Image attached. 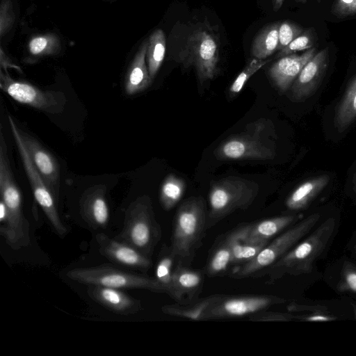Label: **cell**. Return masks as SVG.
I'll use <instances>...</instances> for the list:
<instances>
[{
    "instance_id": "obj_1",
    "label": "cell",
    "mask_w": 356,
    "mask_h": 356,
    "mask_svg": "<svg viewBox=\"0 0 356 356\" xmlns=\"http://www.w3.org/2000/svg\"><path fill=\"white\" fill-rule=\"evenodd\" d=\"M275 136L271 120L260 118L227 137L216 147L213 154L221 161L271 160L275 156Z\"/></svg>"
},
{
    "instance_id": "obj_2",
    "label": "cell",
    "mask_w": 356,
    "mask_h": 356,
    "mask_svg": "<svg viewBox=\"0 0 356 356\" xmlns=\"http://www.w3.org/2000/svg\"><path fill=\"white\" fill-rule=\"evenodd\" d=\"M207 223L206 203L202 197H190L177 209L170 246L177 261L184 265L190 266L202 245Z\"/></svg>"
},
{
    "instance_id": "obj_3",
    "label": "cell",
    "mask_w": 356,
    "mask_h": 356,
    "mask_svg": "<svg viewBox=\"0 0 356 356\" xmlns=\"http://www.w3.org/2000/svg\"><path fill=\"white\" fill-rule=\"evenodd\" d=\"M335 228V219L327 218L305 240L293 247L257 277L268 276L266 282L273 284L284 275H299L310 273L314 262L323 253L331 240Z\"/></svg>"
},
{
    "instance_id": "obj_4",
    "label": "cell",
    "mask_w": 356,
    "mask_h": 356,
    "mask_svg": "<svg viewBox=\"0 0 356 356\" xmlns=\"http://www.w3.org/2000/svg\"><path fill=\"white\" fill-rule=\"evenodd\" d=\"M259 193V185L243 177L228 176L214 181L209 193L207 229L234 211L248 209Z\"/></svg>"
},
{
    "instance_id": "obj_5",
    "label": "cell",
    "mask_w": 356,
    "mask_h": 356,
    "mask_svg": "<svg viewBox=\"0 0 356 356\" xmlns=\"http://www.w3.org/2000/svg\"><path fill=\"white\" fill-rule=\"evenodd\" d=\"M161 236L150 197H137L126 209L122 229L116 238L151 257Z\"/></svg>"
},
{
    "instance_id": "obj_6",
    "label": "cell",
    "mask_w": 356,
    "mask_h": 356,
    "mask_svg": "<svg viewBox=\"0 0 356 356\" xmlns=\"http://www.w3.org/2000/svg\"><path fill=\"white\" fill-rule=\"evenodd\" d=\"M321 216L315 213L293 224L270 241L250 261L232 268L229 276L234 279L257 277L294 247L318 222Z\"/></svg>"
},
{
    "instance_id": "obj_7",
    "label": "cell",
    "mask_w": 356,
    "mask_h": 356,
    "mask_svg": "<svg viewBox=\"0 0 356 356\" xmlns=\"http://www.w3.org/2000/svg\"><path fill=\"white\" fill-rule=\"evenodd\" d=\"M66 277L88 286L98 285L118 289H144L154 293H165L155 277L123 270L109 264L74 268L66 273Z\"/></svg>"
},
{
    "instance_id": "obj_8",
    "label": "cell",
    "mask_w": 356,
    "mask_h": 356,
    "mask_svg": "<svg viewBox=\"0 0 356 356\" xmlns=\"http://www.w3.org/2000/svg\"><path fill=\"white\" fill-rule=\"evenodd\" d=\"M179 61L186 68L194 67L200 83L212 80L219 62V44L214 34L203 29L194 31L180 53Z\"/></svg>"
},
{
    "instance_id": "obj_9",
    "label": "cell",
    "mask_w": 356,
    "mask_h": 356,
    "mask_svg": "<svg viewBox=\"0 0 356 356\" xmlns=\"http://www.w3.org/2000/svg\"><path fill=\"white\" fill-rule=\"evenodd\" d=\"M8 119L35 200L43 210L56 234L59 237L64 238L67 234V229L59 216L57 209L58 201L34 166L17 131V124L11 115H8Z\"/></svg>"
},
{
    "instance_id": "obj_10",
    "label": "cell",
    "mask_w": 356,
    "mask_h": 356,
    "mask_svg": "<svg viewBox=\"0 0 356 356\" xmlns=\"http://www.w3.org/2000/svg\"><path fill=\"white\" fill-rule=\"evenodd\" d=\"M0 88L16 102L50 114L61 113L67 103L63 92L42 90L26 81L15 80L3 70Z\"/></svg>"
},
{
    "instance_id": "obj_11",
    "label": "cell",
    "mask_w": 356,
    "mask_h": 356,
    "mask_svg": "<svg viewBox=\"0 0 356 356\" xmlns=\"http://www.w3.org/2000/svg\"><path fill=\"white\" fill-rule=\"evenodd\" d=\"M284 302L285 300L275 296L229 297L224 295L207 309L204 321L250 316Z\"/></svg>"
},
{
    "instance_id": "obj_12",
    "label": "cell",
    "mask_w": 356,
    "mask_h": 356,
    "mask_svg": "<svg viewBox=\"0 0 356 356\" xmlns=\"http://www.w3.org/2000/svg\"><path fill=\"white\" fill-rule=\"evenodd\" d=\"M95 240L99 253L115 264L142 273H147L152 266L151 257L126 242L102 232L95 236Z\"/></svg>"
},
{
    "instance_id": "obj_13",
    "label": "cell",
    "mask_w": 356,
    "mask_h": 356,
    "mask_svg": "<svg viewBox=\"0 0 356 356\" xmlns=\"http://www.w3.org/2000/svg\"><path fill=\"white\" fill-rule=\"evenodd\" d=\"M17 129L34 166L58 201L60 168L56 159L36 138L18 126Z\"/></svg>"
},
{
    "instance_id": "obj_14",
    "label": "cell",
    "mask_w": 356,
    "mask_h": 356,
    "mask_svg": "<svg viewBox=\"0 0 356 356\" xmlns=\"http://www.w3.org/2000/svg\"><path fill=\"white\" fill-rule=\"evenodd\" d=\"M328 63V47L316 53L306 63L291 87L294 101H304L316 92L325 75Z\"/></svg>"
},
{
    "instance_id": "obj_15",
    "label": "cell",
    "mask_w": 356,
    "mask_h": 356,
    "mask_svg": "<svg viewBox=\"0 0 356 356\" xmlns=\"http://www.w3.org/2000/svg\"><path fill=\"white\" fill-rule=\"evenodd\" d=\"M204 274L201 270L192 269L177 261L167 294L180 305L196 302L202 291Z\"/></svg>"
},
{
    "instance_id": "obj_16",
    "label": "cell",
    "mask_w": 356,
    "mask_h": 356,
    "mask_svg": "<svg viewBox=\"0 0 356 356\" xmlns=\"http://www.w3.org/2000/svg\"><path fill=\"white\" fill-rule=\"evenodd\" d=\"M88 296L110 312L123 316L138 313L142 309L141 301L134 298L121 289L88 285Z\"/></svg>"
},
{
    "instance_id": "obj_17",
    "label": "cell",
    "mask_w": 356,
    "mask_h": 356,
    "mask_svg": "<svg viewBox=\"0 0 356 356\" xmlns=\"http://www.w3.org/2000/svg\"><path fill=\"white\" fill-rule=\"evenodd\" d=\"M301 216L296 214L275 216L237 227L234 231L238 236L250 243L270 241L272 238L293 225Z\"/></svg>"
},
{
    "instance_id": "obj_18",
    "label": "cell",
    "mask_w": 356,
    "mask_h": 356,
    "mask_svg": "<svg viewBox=\"0 0 356 356\" xmlns=\"http://www.w3.org/2000/svg\"><path fill=\"white\" fill-rule=\"evenodd\" d=\"M106 193V186H93L88 188L80 198L81 217L92 229L106 228L108 225L109 211Z\"/></svg>"
},
{
    "instance_id": "obj_19",
    "label": "cell",
    "mask_w": 356,
    "mask_h": 356,
    "mask_svg": "<svg viewBox=\"0 0 356 356\" xmlns=\"http://www.w3.org/2000/svg\"><path fill=\"white\" fill-rule=\"evenodd\" d=\"M316 54V48L306 50L300 55L291 54L280 58L268 70L275 86L282 92L291 87L306 63Z\"/></svg>"
},
{
    "instance_id": "obj_20",
    "label": "cell",
    "mask_w": 356,
    "mask_h": 356,
    "mask_svg": "<svg viewBox=\"0 0 356 356\" xmlns=\"http://www.w3.org/2000/svg\"><path fill=\"white\" fill-rule=\"evenodd\" d=\"M148 42L145 40L131 63L124 79V90L127 95H133L147 89L152 83L146 55Z\"/></svg>"
},
{
    "instance_id": "obj_21",
    "label": "cell",
    "mask_w": 356,
    "mask_h": 356,
    "mask_svg": "<svg viewBox=\"0 0 356 356\" xmlns=\"http://www.w3.org/2000/svg\"><path fill=\"white\" fill-rule=\"evenodd\" d=\"M329 180V176L324 175L304 181L287 197L286 207L293 211L305 209L327 185Z\"/></svg>"
},
{
    "instance_id": "obj_22",
    "label": "cell",
    "mask_w": 356,
    "mask_h": 356,
    "mask_svg": "<svg viewBox=\"0 0 356 356\" xmlns=\"http://www.w3.org/2000/svg\"><path fill=\"white\" fill-rule=\"evenodd\" d=\"M224 295H211L200 298L196 302L189 305H180L178 303L165 305L161 307L163 314L188 318L194 321H204L207 309L223 297Z\"/></svg>"
},
{
    "instance_id": "obj_23",
    "label": "cell",
    "mask_w": 356,
    "mask_h": 356,
    "mask_svg": "<svg viewBox=\"0 0 356 356\" xmlns=\"http://www.w3.org/2000/svg\"><path fill=\"white\" fill-rule=\"evenodd\" d=\"M232 266V254L226 235L218 240L211 250L204 273L209 277L225 275Z\"/></svg>"
},
{
    "instance_id": "obj_24",
    "label": "cell",
    "mask_w": 356,
    "mask_h": 356,
    "mask_svg": "<svg viewBox=\"0 0 356 356\" xmlns=\"http://www.w3.org/2000/svg\"><path fill=\"white\" fill-rule=\"evenodd\" d=\"M280 24L267 25L255 36L251 46V55L254 58L266 59L277 49Z\"/></svg>"
},
{
    "instance_id": "obj_25",
    "label": "cell",
    "mask_w": 356,
    "mask_h": 356,
    "mask_svg": "<svg viewBox=\"0 0 356 356\" xmlns=\"http://www.w3.org/2000/svg\"><path fill=\"white\" fill-rule=\"evenodd\" d=\"M226 236L232 250L233 267L252 260L270 242L250 243L238 236L234 230Z\"/></svg>"
},
{
    "instance_id": "obj_26",
    "label": "cell",
    "mask_w": 356,
    "mask_h": 356,
    "mask_svg": "<svg viewBox=\"0 0 356 356\" xmlns=\"http://www.w3.org/2000/svg\"><path fill=\"white\" fill-rule=\"evenodd\" d=\"M356 119V75L349 83L337 107L335 127L339 132L346 129Z\"/></svg>"
},
{
    "instance_id": "obj_27",
    "label": "cell",
    "mask_w": 356,
    "mask_h": 356,
    "mask_svg": "<svg viewBox=\"0 0 356 356\" xmlns=\"http://www.w3.org/2000/svg\"><path fill=\"white\" fill-rule=\"evenodd\" d=\"M185 181L174 174L163 179L160 190V202L165 211L172 209L181 200L185 190Z\"/></svg>"
},
{
    "instance_id": "obj_28",
    "label": "cell",
    "mask_w": 356,
    "mask_h": 356,
    "mask_svg": "<svg viewBox=\"0 0 356 356\" xmlns=\"http://www.w3.org/2000/svg\"><path fill=\"white\" fill-rule=\"evenodd\" d=\"M147 63L152 79L157 74L165 57V38L163 31L159 29L154 31L147 40Z\"/></svg>"
},
{
    "instance_id": "obj_29",
    "label": "cell",
    "mask_w": 356,
    "mask_h": 356,
    "mask_svg": "<svg viewBox=\"0 0 356 356\" xmlns=\"http://www.w3.org/2000/svg\"><path fill=\"white\" fill-rule=\"evenodd\" d=\"M177 264V259L173 254L170 246L163 245L158 255L154 277L163 288L165 293L170 289Z\"/></svg>"
},
{
    "instance_id": "obj_30",
    "label": "cell",
    "mask_w": 356,
    "mask_h": 356,
    "mask_svg": "<svg viewBox=\"0 0 356 356\" xmlns=\"http://www.w3.org/2000/svg\"><path fill=\"white\" fill-rule=\"evenodd\" d=\"M59 46L56 35L46 34L33 37L29 42V50L33 56H42L55 54Z\"/></svg>"
},
{
    "instance_id": "obj_31",
    "label": "cell",
    "mask_w": 356,
    "mask_h": 356,
    "mask_svg": "<svg viewBox=\"0 0 356 356\" xmlns=\"http://www.w3.org/2000/svg\"><path fill=\"white\" fill-rule=\"evenodd\" d=\"M268 62L269 60L266 59H252L231 84L229 88L230 95L238 94L249 79Z\"/></svg>"
},
{
    "instance_id": "obj_32",
    "label": "cell",
    "mask_w": 356,
    "mask_h": 356,
    "mask_svg": "<svg viewBox=\"0 0 356 356\" xmlns=\"http://www.w3.org/2000/svg\"><path fill=\"white\" fill-rule=\"evenodd\" d=\"M316 34L314 29L303 31L286 47L281 49L277 54V58L293 54L296 51L308 50L314 47L316 40Z\"/></svg>"
},
{
    "instance_id": "obj_33",
    "label": "cell",
    "mask_w": 356,
    "mask_h": 356,
    "mask_svg": "<svg viewBox=\"0 0 356 356\" xmlns=\"http://www.w3.org/2000/svg\"><path fill=\"white\" fill-rule=\"evenodd\" d=\"M302 32V28L294 22L284 21L280 23L279 26V44L277 50L280 51L286 47Z\"/></svg>"
},
{
    "instance_id": "obj_34",
    "label": "cell",
    "mask_w": 356,
    "mask_h": 356,
    "mask_svg": "<svg viewBox=\"0 0 356 356\" xmlns=\"http://www.w3.org/2000/svg\"><path fill=\"white\" fill-rule=\"evenodd\" d=\"M293 316L288 313L267 312L263 310L249 316L248 320L253 322L289 321Z\"/></svg>"
},
{
    "instance_id": "obj_35",
    "label": "cell",
    "mask_w": 356,
    "mask_h": 356,
    "mask_svg": "<svg viewBox=\"0 0 356 356\" xmlns=\"http://www.w3.org/2000/svg\"><path fill=\"white\" fill-rule=\"evenodd\" d=\"M331 13L338 18H345L356 15V0H336Z\"/></svg>"
},
{
    "instance_id": "obj_36",
    "label": "cell",
    "mask_w": 356,
    "mask_h": 356,
    "mask_svg": "<svg viewBox=\"0 0 356 356\" xmlns=\"http://www.w3.org/2000/svg\"><path fill=\"white\" fill-rule=\"evenodd\" d=\"M8 1H3L1 6V34L3 35L13 22V12L8 13L9 9L11 8L8 3Z\"/></svg>"
},
{
    "instance_id": "obj_37",
    "label": "cell",
    "mask_w": 356,
    "mask_h": 356,
    "mask_svg": "<svg viewBox=\"0 0 356 356\" xmlns=\"http://www.w3.org/2000/svg\"><path fill=\"white\" fill-rule=\"evenodd\" d=\"M342 285L346 289L356 293V269L348 268L343 273Z\"/></svg>"
},
{
    "instance_id": "obj_38",
    "label": "cell",
    "mask_w": 356,
    "mask_h": 356,
    "mask_svg": "<svg viewBox=\"0 0 356 356\" xmlns=\"http://www.w3.org/2000/svg\"><path fill=\"white\" fill-rule=\"evenodd\" d=\"M1 67L6 72L8 67L14 68L16 70H20V68L15 65L6 56L3 54L2 49H1Z\"/></svg>"
},
{
    "instance_id": "obj_39",
    "label": "cell",
    "mask_w": 356,
    "mask_h": 356,
    "mask_svg": "<svg viewBox=\"0 0 356 356\" xmlns=\"http://www.w3.org/2000/svg\"><path fill=\"white\" fill-rule=\"evenodd\" d=\"M307 321H327L331 320L328 316L323 315H315L307 318Z\"/></svg>"
},
{
    "instance_id": "obj_40",
    "label": "cell",
    "mask_w": 356,
    "mask_h": 356,
    "mask_svg": "<svg viewBox=\"0 0 356 356\" xmlns=\"http://www.w3.org/2000/svg\"><path fill=\"white\" fill-rule=\"evenodd\" d=\"M284 0H272L273 10L277 11L282 6Z\"/></svg>"
},
{
    "instance_id": "obj_41",
    "label": "cell",
    "mask_w": 356,
    "mask_h": 356,
    "mask_svg": "<svg viewBox=\"0 0 356 356\" xmlns=\"http://www.w3.org/2000/svg\"><path fill=\"white\" fill-rule=\"evenodd\" d=\"M353 184H354L355 190L356 191V175H355L354 179H353Z\"/></svg>"
},
{
    "instance_id": "obj_42",
    "label": "cell",
    "mask_w": 356,
    "mask_h": 356,
    "mask_svg": "<svg viewBox=\"0 0 356 356\" xmlns=\"http://www.w3.org/2000/svg\"><path fill=\"white\" fill-rule=\"evenodd\" d=\"M299 2H302V3H305L307 1V0H296Z\"/></svg>"
},
{
    "instance_id": "obj_43",
    "label": "cell",
    "mask_w": 356,
    "mask_h": 356,
    "mask_svg": "<svg viewBox=\"0 0 356 356\" xmlns=\"http://www.w3.org/2000/svg\"><path fill=\"white\" fill-rule=\"evenodd\" d=\"M317 1H318V2H321L322 0H317Z\"/></svg>"
},
{
    "instance_id": "obj_44",
    "label": "cell",
    "mask_w": 356,
    "mask_h": 356,
    "mask_svg": "<svg viewBox=\"0 0 356 356\" xmlns=\"http://www.w3.org/2000/svg\"><path fill=\"white\" fill-rule=\"evenodd\" d=\"M356 251V250H355Z\"/></svg>"
}]
</instances>
